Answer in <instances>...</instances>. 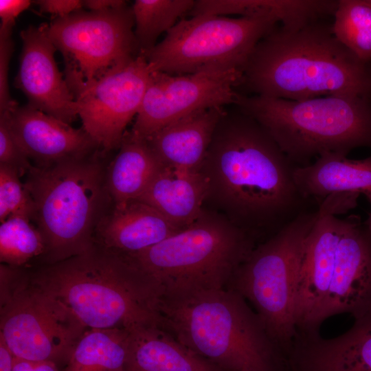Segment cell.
Segmentation results:
<instances>
[{"mask_svg":"<svg viewBox=\"0 0 371 371\" xmlns=\"http://www.w3.org/2000/svg\"><path fill=\"white\" fill-rule=\"evenodd\" d=\"M226 109L199 169L208 198L228 212L251 237L274 235L308 210L294 179V166L266 130L237 106Z\"/></svg>","mask_w":371,"mask_h":371,"instance_id":"1","label":"cell"},{"mask_svg":"<svg viewBox=\"0 0 371 371\" xmlns=\"http://www.w3.org/2000/svg\"><path fill=\"white\" fill-rule=\"evenodd\" d=\"M330 19L279 24L254 47L236 91L292 100L371 96V69L337 38Z\"/></svg>","mask_w":371,"mask_h":371,"instance_id":"2","label":"cell"},{"mask_svg":"<svg viewBox=\"0 0 371 371\" xmlns=\"http://www.w3.org/2000/svg\"><path fill=\"white\" fill-rule=\"evenodd\" d=\"M27 269L87 329L162 328L164 289L131 254L95 244L82 254Z\"/></svg>","mask_w":371,"mask_h":371,"instance_id":"3","label":"cell"},{"mask_svg":"<svg viewBox=\"0 0 371 371\" xmlns=\"http://www.w3.org/2000/svg\"><path fill=\"white\" fill-rule=\"evenodd\" d=\"M160 309L163 328L225 371H286L259 317L233 289L164 297Z\"/></svg>","mask_w":371,"mask_h":371,"instance_id":"4","label":"cell"},{"mask_svg":"<svg viewBox=\"0 0 371 371\" xmlns=\"http://www.w3.org/2000/svg\"><path fill=\"white\" fill-rule=\"evenodd\" d=\"M106 155L98 150L47 167L34 166L27 174L24 186L34 206L32 221L45 245L36 265L67 260L95 245L97 227L113 205Z\"/></svg>","mask_w":371,"mask_h":371,"instance_id":"5","label":"cell"},{"mask_svg":"<svg viewBox=\"0 0 371 371\" xmlns=\"http://www.w3.org/2000/svg\"><path fill=\"white\" fill-rule=\"evenodd\" d=\"M234 105L257 121L295 166L326 153L371 148V96L292 100L238 93Z\"/></svg>","mask_w":371,"mask_h":371,"instance_id":"6","label":"cell"},{"mask_svg":"<svg viewBox=\"0 0 371 371\" xmlns=\"http://www.w3.org/2000/svg\"><path fill=\"white\" fill-rule=\"evenodd\" d=\"M231 220L203 210L189 226L133 256L164 289V297L227 288L254 249Z\"/></svg>","mask_w":371,"mask_h":371,"instance_id":"7","label":"cell"},{"mask_svg":"<svg viewBox=\"0 0 371 371\" xmlns=\"http://www.w3.org/2000/svg\"><path fill=\"white\" fill-rule=\"evenodd\" d=\"M318 207L297 216L254 248L227 288L254 305L269 336L286 355L298 335L295 308L300 269Z\"/></svg>","mask_w":371,"mask_h":371,"instance_id":"8","label":"cell"},{"mask_svg":"<svg viewBox=\"0 0 371 371\" xmlns=\"http://www.w3.org/2000/svg\"><path fill=\"white\" fill-rule=\"evenodd\" d=\"M0 335L14 357L65 365L87 328L26 267L1 263Z\"/></svg>","mask_w":371,"mask_h":371,"instance_id":"9","label":"cell"},{"mask_svg":"<svg viewBox=\"0 0 371 371\" xmlns=\"http://www.w3.org/2000/svg\"><path fill=\"white\" fill-rule=\"evenodd\" d=\"M279 24L273 15L192 16L180 20L145 56L152 71L172 75L242 71L258 43Z\"/></svg>","mask_w":371,"mask_h":371,"instance_id":"10","label":"cell"},{"mask_svg":"<svg viewBox=\"0 0 371 371\" xmlns=\"http://www.w3.org/2000/svg\"><path fill=\"white\" fill-rule=\"evenodd\" d=\"M48 36L64 58L65 70L84 82L140 54L134 18L127 5L100 11L82 9L45 23Z\"/></svg>","mask_w":371,"mask_h":371,"instance_id":"11","label":"cell"},{"mask_svg":"<svg viewBox=\"0 0 371 371\" xmlns=\"http://www.w3.org/2000/svg\"><path fill=\"white\" fill-rule=\"evenodd\" d=\"M151 73L142 54L89 82L65 71L82 128L104 154L120 147L127 125L139 110Z\"/></svg>","mask_w":371,"mask_h":371,"instance_id":"12","label":"cell"},{"mask_svg":"<svg viewBox=\"0 0 371 371\" xmlns=\"http://www.w3.org/2000/svg\"><path fill=\"white\" fill-rule=\"evenodd\" d=\"M242 77L237 69L172 75L152 71L130 131L146 139L164 126L204 109L234 105Z\"/></svg>","mask_w":371,"mask_h":371,"instance_id":"13","label":"cell"},{"mask_svg":"<svg viewBox=\"0 0 371 371\" xmlns=\"http://www.w3.org/2000/svg\"><path fill=\"white\" fill-rule=\"evenodd\" d=\"M358 196L357 193L335 194L319 204L299 273L295 308L298 335L317 333L344 223V218L337 215L355 207Z\"/></svg>","mask_w":371,"mask_h":371,"instance_id":"14","label":"cell"},{"mask_svg":"<svg viewBox=\"0 0 371 371\" xmlns=\"http://www.w3.org/2000/svg\"><path fill=\"white\" fill-rule=\"evenodd\" d=\"M23 47L14 86L28 104L67 124L78 117L74 97L55 60L57 50L45 24L20 33Z\"/></svg>","mask_w":371,"mask_h":371,"instance_id":"15","label":"cell"},{"mask_svg":"<svg viewBox=\"0 0 371 371\" xmlns=\"http://www.w3.org/2000/svg\"><path fill=\"white\" fill-rule=\"evenodd\" d=\"M371 308V235L359 216L344 218L333 278L320 321L348 313L357 317Z\"/></svg>","mask_w":371,"mask_h":371,"instance_id":"16","label":"cell"},{"mask_svg":"<svg viewBox=\"0 0 371 371\" xmlns=\"http://www.w3.org/2000/svg\"><path fill=\"white\" fill-rule=\"evenodd\" d=\"M5 114L17 144L36 167H47L100 150L82 128H74L27 104Z\"/></svg>","mask_w":371,"mask_h":371,"instance_id":"17","label":"cell"},{"mask_svg":"<svg viewBox=\"0 0 371 371\" xmlns=\"http://www.w3.org/2000/svg\"><path fill=\"white\" fill-rule=\"evenodd\" d=\"M336 337L299 335L286 356L287 371H371V308Z\"/></svg>","mask_w":371,"mask_h":371,"instance_id":"18","label":"cell"},{"mask_svg":"<svg viewBox=\"0 0 371 371\" xmlns=\"http://www.w3.org/2000/svg\"><path fill=\"white\" fill-rule=\"evenodd\" d=\"M181 230L157 210L139 201L113 205L101 219L95 244L136 254Z\"/></svg>","mask_w":371,"mask_h":371,"instance_id":"19","label":"cell"},{"mask_svg":"<svg viewBox=\"0 0 371 371\" xmlns=\"http://www.w3.org/2000/svg\"><path fill=\"white\" fill-rule=\"evenodd\" d=\"M225 111L222 106L199 111L164 126L146 140L164 166L199 170Z\"/></svg>","mask_w":371,"mask_h":371,"instance_id":"20","label":"cell"},{"mask_svg":"<svg viewBox=\"0 0 371 371\" xmlns=\"http://www.w3.org/2000/svg\"><path fill=\"white\" fill-rule=\"evenodd\" d=\"M208 192L200 170L163 166L136 201L155 208L183 229L201 214Z\"/></svg>","mask_w":371,"mask_h":371,"instance_id":"21","label":"cell"},{"mask_svg":"<svg viewBox=\"0 0 371 371\" xmlns=\"http://www.w3.org/2000/svg\"><path fill=\"white\" fill-rule=\"evenodd\" d=\"M293 175L302 195L319 204L335 194H367L371 192V156L356 160L341 153H326L313 163L295 166Z\"/></svg>","mask_w":371,"mask_h":371,"instance_id":"22","label":"cell"},{"mask_svg":"<svg viewBox=\"0 0 371 371\" xmlns=\"http://www.w3.org/2000/svg\"><path fill=\"white\" fill-rule=\"evenodd\" d=\"M129 330L126 371H225L159 326Z\"/></svg>","mask_w":371,"mask_h":371,"instance_id":"23","label":"cell"},{"mask_svg":"<svg viewBox=\"0 0 371 371\" xmlns=\"http://www.w3.org/2000/svg\"><path fill=\"white\" fill-rule=\"evenodd\" d=\"M163 166L146 139L126 131L119 152L106 168V186L113 205L136 201Z\"/></svg>","mask_w":371,"mask_h":371,"instance_id":"24","label":"cell"},{"mask_svg":"<svg viewBox=\"0 0 371 371\" xmlns=\"http://www.w3.org/2000/svg\"><path fill=\"white\" fill-rule=\"evenodd\" d=\"M129 330L87 329L63 371H126Z\"/></svg>","mask_w":371,"mask_h":371,"instance_id":"25","label":"cell"},{"mask_svg":"<svg viewBox=\"0 0 371 371\" xmlns=\"http://www.w3.org/2000/svg\"><path fill=\"white\" fill-rule=\"evenodd\" d=\"M314 12V3L311 0H197L190 14L192 16L273 15L282 26L291 27L308 20Z\"/></svg>","mask_w":371,"mask_h":371,"instance_id":"26","label":"cell"},{"mask_svg":"<svg viewBox=\"0 0 371 371\" xmlns=\"http://www.w3.org/2000/svg\"><path fill=\"white\" fill-rule=\"evenodd\" d=\"M194 0H136L131 8L134 34L140 54L144 56L157 43L158 37L169 32L184 14L190 13Z\"/></svg>","mask_w":371,"mask_h":371,"instance_id":"27","label":"cell"},{"mask_svg":"<svg viewBox=\"0 0 371 371\" xmlns=\"http://www.w3.org/2000/svg\"><path fill=\"white\" fill-rule=\"evenodd\" d=\"M43 236L32 220L24 215H12L1 223L0 261L11 267H27L45 252Z\"/></svg>","mask_w":371,"mask_h":371,"instance_id":"28","label":"cell"},{"mask_svg":"<svg viewBox=\"0 0 371 371\" xmlns=\"http://www.w3.org/2000/svg\"><path fill=\"white\" fill-rule=\"evenodd\" d=\"M333 30L360 60H371V4L368 0H339Z\"/></svg>","mask_w":371,"mask_h":371,"instance_id":"29","label":"cell"},{"mask_svg":"<svg viewBox=\"0 0 371 371\" xmlns=\"http://www.w3.org/2000/svg\"><path fill=\"white\" fill-rule=\"evenodd\" d=\"M20 177L14 169L0 165L1 223L12 215H24L32 220L34 201Z\"/></svg>","mask_w":371,"mask_h":371,"instance_id":"30","label":"cell"},{"mask_svg":"<svg viewBox=\"0 0 371 371\" xmlns=\"http://www.w3.org/2000/svg\"><path fill=\"white\" fill-rule=\"evenodd\" d=\"M0 165L14 169L21 177L34 166L15 140L5 114H0Z\"/></svg>","mask_w":371,"mask_h":371,"instance_id":"31","label":"cell"},{"mask_svg":"<svg viewBox=\"0 0 371 371\" xmlns=\"http://www.w3.org/2000/svg\"><path fill=\"white\" fill-rule=\"evenodd\" d=\"M12 32V29L0 27V113L18 104L11 97L8 86L9 64L14 50Z\"/></svg>","mask_w":371,"mask_h":371,"instance_id":"32","label":"cell"},{"mask_svg":"<svg viewBox=\"0 0 371 371\" xmlns=\"http://www.w3.org/2000/svg\"><path fill=\"white\" fill-rule=\"evenodd\" d=\"M40 11L49 13L54 17H63L83 8L82 1L79 0H38L34 1Z\"/></svg>","mask_w":371,"mask_h":371,"instance_id":"33","label":"cell"},{"mask_svg":"<svg viewBox=\"0 0 371 371\" xmlns=\"http://www.w3.org/2000/svg\"><path fill=\"white\" fill-rule=\"evenodd\" d=\"M31 3L29 0H0V27L12 29L16 17Z\"/></svg>","mask_w":371,"mask_h":371,"instance_id":"34","label":"cell"},{"mask_svg":"<svg viewBox=\"0 0 371 371\" xmlns=\"http://www.w3.org/2000/svg\"><path fill=\"white\" fill-rule=\"evenodd\" d=\"M12 371H60L57 364L45 361H30L14 357Z\"/></svg>","mask_w":371,"mask_h":371,"instance_id":"35","label":"cell"},{"mask_svg":"<svg viewBox=\"0 0 371 371\" xmlns=\"http://www.w3.org/2000/svg\"><path fill=\"white\" fill-rule=\"evenodd\" d=\"M82 3L83 8L90 11L117 8L126 5V1L122 0H85Z\"/></svg>","mask_w":371,"mask_h":371,"instance_id":"36","label":"cell"},{"mask_svg":"<svg viewBox=\"0 0 371 371\" xmlns=\"http://www.w3.org/2000/svg\"><path fill=\"white\" fill-rule=\"evenodd\" d=\"M14 356L0 335V371H12Z\"/></svg>","mask_w":371,"mask_h":371,"instance_id":"37","label":"cell"},{"mask_svg":"<svg viewBox=\"0 0 371 371\" xmlns=\"http://www.w3.org/2000/svg\"><path fill=\"white\" fill-rule=\"evenodd\" d=\"M369 1V3L371 4V0H368Z\"/></svg>","mask_w":371,"mask_h":371,"instance_id":"38","label":"cell"},{"mask_svg":"<svg viewBox=\"0 0 371 371\" xmlns=\"http://www.w3.org/2000/svg\"><path fill=\"white\" fill-rule=\"evenodd\" d=\"M243 371H245V370H243Z\"/></svg>","mask_w":371,"mask_h":371,"instance_id":"39","label":"cell"}]
</instances>
